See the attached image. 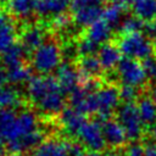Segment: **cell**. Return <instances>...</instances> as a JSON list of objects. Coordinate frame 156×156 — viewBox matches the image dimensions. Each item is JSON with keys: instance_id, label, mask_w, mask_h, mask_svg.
<instances>
[{"instance_id": "cell-1", "label": "cell", "mask_w": 156, "mask_h": 156, "mask_svg": "<svg viewBox=\"0 0 156 156\" xmlns=\"http://www.w3.org/2000/svg\"><path fill=\"white\" fill-rule=\"evenodd\" d=\"M27 95L33 106L45 116L60 115L66 108V94L55 76L32 77L27 83Z\"/></svg>"}, {"instance_id": "cell-2", "label": "cell", "mask_w": 156, "mask_h": 156, "mask_svg": "<svg viewBox=\"0 0 156 156\" xmlns=\"http://www.w3.org/2000/svg\"><path fill=\"white\" fill-rule=\"evenodd\" d=\"M62 50L55 40H45L32 52L30 67L40 76H48L62 63Z\"/></svg>"}, {"instance_id": "cell-3", "label": "cell", "mask_w": 156, "mask_h": 156, "mask_svg": "<svg viewBox=\"0 0 156 156\" xmlns=\"http://www.w3.org/2000/svg\"><path fill=\"white\" fill-rule=\"evenodd\" d=\"M117 46L124 57L145 61L155 55V45L152 40L143 32L122 34L117 41Z\"/></svg>"}, {"instance_id": "cell-4", "label": "cell", "mask_w": 156, "mask_h": 156, "mask_svg": "<svg viewBox=\"0 0 156 156\" xmlns=\"http://www.w3.org/2000/svg\"><path fill=\"white\" fill-rule=\"evenodd\" d=\"M116 119L126 132L128 140L138 141L144 134V123L140 118L138 106L134 102H123L116 111Z\"/></svg>"}, {"instance_id": "cell-5", "label": "cell", "mask_w": 156, "mask_h": 156, "mask_svg": "<svg viewBox=\"0 0 156 156\" xmlns=\"http://www.w3.org/2000/svg\"><path fill=\"white\" fill-rule=\"evenodd\" d=\"M116 74L122 85L134 87L138 89L143 88L149 79L141 61L129 57H122L118 66L116 67Z\"/></svg>"}, {"instance_id": "cell-6", "label": "cell", "mask_w": 156, "mask_h": 156, "mask_svg": "<svg viewBox=\"0 0 156 156\" xmlns=\"http://www.w3.org/2000/svg\"><path fill=\"white\" fill-rule=\"evenodd\" d=\"M39 129H40L39 121H38V117L34 111H32L29 108L18 111L16 115V118L12 123V127L10 129V133L6 138V147H7V145L21 140Z\"/></svg>"}, {"instance_id": "cell-7", "label": "cell", "mask_w": 156, "mask_h": 156, "mask_svg": "<svg viewBox=\"0 0 156 156\" xmlns=\"http://www.w3.org/2000/svg\"><path fill=\"white\" fill-rule=\"evenodd\" d=\"M83 146L63 139L44 140L33 152V156H80Z\"/></svg>"}, {"instance_id": "cell-8", "label": "cell", "mask_w": 156, "mask_h": 156, "mask_svg": "<svg viewBox=\"0 0 156 156\" xmlns=\"http://www.w3.org/2000/svg\"><path fill=\"white\" fill-rule=\"evenodd\" d=\"M77 139L79 140L80 145L89 151L100 152L105 149L106 141L102 133V124L101 121L90 119L84 123L82 129L78 133Z\"/></svg>"}, {"instance_id": "cell-9", "label": "cell", "mask_w": 156, "mask_h": 156, "mask_svg": "<svg viewBox=\"0 0 156 156\" xmlns=\"http://www.w3.org/2000/svg\"><path fill=\"white\" fill-rule=\"evenodd\" d=\"M98 115L101 121L111 118V115L117 111L119 106V89L115 85L100 87L95 91Z\"/></svg>"}, {"instance_id": "cell-10", "label": "cell", "mask_w": 156, "mask_h": 156, "mask_svg": "<svg viewBox=\"0 0 156 156\" xmlns=\"http://www.w3.org/2000/svg\"><path fill=\"white\" fill-rule=\"evenodd\" d=\"M69 107L83 115H93L98 112L95 91H90L84 87L77 88L69 94Z\"/></svg>"}, {"instance_id": "cell-11", "label": "cell", "mask_w": 156, "mask_h": 156, "mask_svg": "<svg viewBox=\"0 0 156 156\" xmlns=\"http://www.w3.org/2000/svg\"><path fill=\"white\" fill-rule=\"evenodd\" d=\"M60 87L62 88V90L65 91V94H71L72 91H74L77 88L80 87L82 79H80V74L78 72L77 66H74L73 63L66 61L62 62L58 68L56 69V74H55Z\"/></svg>"}, {"instance_id": "cell-12", "label": "cell", "mask_w": 156, "mask_h": 156, "mask_svg": "<svg viewBox=\"0 0 156 156\" xmlns=\"http://www.w3.org/2000/svg\"><path fill=\"white\" fill-rule=\"evenodd\" d=\"M60 126L68 138H77L79 130L87 122L85 115L76 111L72 107H66L58 117Z\"/></svg>"}, {"instance_id": "cell-13", "label": "cell", "mask_w": 156, "mask_h": 156, "mask_svg": "<svg viewBox=\"0 0 156 156\" xmlns=\"http://www.w3.org/2000/svg\"><path fill=\"white\" fill-rule=\"evenodd\" d=\"M101 124H102V133L106 145H108L111 149H118L126 145L128 138L126 135L124 129L122 128V126L117 119L107 118L101 121Z\"/></svg>"}, {"instance_id": "cell-14", "label": "cell", "mask_w": 156, "mask_h": 156, "mask_svg": "<svg viewBox=\"0 0 156 156\" xmlns=\"http://www.w3.org/2000/svg\"><path fill=\"white\" fill-rule=\"evenodd\" d=\"M20 43L28 52H33L46 40V30L39 24H29L21 32Z\"/></svg>"}, {"instance_id": "cell-15", "label": "cell", "mask_w": 156, "mask_h": 156, "mask_svg": "<svg viewBox=\"0 0 156 156\" xmlns=\"http://www.w3.org/2000/svg\"><path fill=\"white\" fill-rule=\"evenodd\" d=\"M71 0H38L35 13L45 20H51L58 15L66 13Z\"/></svg>"}, {"instance_id": "cell-16", "label": "cell", "mask_w": 156, "mask_h": 156, "mask_svg": "<svg viewBox=\"0 0 156 156\" xmlns=\"http://www.w3.org/2000/svg\"><path fill=\"white\" fill-rule=\"evenodd\" d=\"M96 56L102 66V69L105 71L116 69L119 61L122 60V54L118 46L112 43H106V44L100 45Z\"/></svg>"}, {"instance_id": "cell-17", "label": "cell", "mask_w": 156, "mask_h": 156, "mask_svg": "<svg viewBox=\"0 0 156 156\" xmlns=\"http://www.w3.org/2000/svg\"><path fill=\"white\" fill-rule=\"evenodd\" d=\"M77 68H78V72L80 74V79H82V83L80 85L88 80V79H95L98 78L99 76H101L102 73V66L98 58L96 55H90V56H82L79 60H78V63H77Z\"/></svg>"}, {"instance_id": "cell-18", "label": "cell", "mask_w": 156, "mask_h": 156, "mask_svg": "<svg viewBox=\"0 0 156 156\" xmlns=\"http://www.w3.org/2000/svg\"><path fill=\"white\" fill-rule=\"evenodd\" d=\"M112 34H113V28L105 20L100 18L87 28L84 37L90 39L98 45H102L108 43Z\"/></svg>"}, {"instance_id": "cell-19", "label": "cell", "mask_w": 156, "mask_h": 156, "mask_svg": "<svg viewBox=\"0 0 156 156\" xmlns=\"http://www.w3.org/2000/svg\"><path fill=\"white\" fill-rule=\"evenodd\" d=\"M27 54L28 51L23 48L21 43H15L10 49H7L1 55V62L7 69L18 67L24 65V57Z\"/></svg>"}, {"instance_id": "cell-20", "label": "cell", "mask_w": 156, "mask_h": 156, "mask_svg": "<svg viewBox=\"0 0 156 156\" xmlns=\"http://www.w3.org/2000/svg\"><path fill=\"white\" fill-rule=\"evenodd\" d=\"M130 7L133 15L144 23L156 18V0H134Z\"/></svg>"}, {"instance_id": "cell-21", "label": "cell", "mask_w": 156, "mask_h": 156, "mask_svg": "<svg viewBox=\"0 0 156 156\" xmlns=\"http://www.w3.org/2000/svg\"><path fill=\"white\" fill-rule=\"evenodd\" d=\"M38 0H9L7 10L16 17L20 18H29L35 13Z\"/></svg>"}, {"instance_id": "cell-22", "label": "cell", "mask_w": 156, "mask_h": 156, "mask_svg": "<svg viewBox=\"0 0 156 156\" xmlns=\"http://www.w3.org/2000/svg\"><path fill=\"white\" fill-rule=\"evenodd\" d=\"M140 118L145 127H151L156 121V105L150 95H144L138 99L136 102Z\"/></svg>"}, {"instance_id": "cell-23", "label": "cell", "mask_w": 156, "mask_h": 156, "mask_svg": "<svg viewBox=\"0 0 156 156\" xmlns=\"http://www.w3.org/2000/svg\"><path fill=\"white\" fill-rule=\"evenodd\" d=\"M16 26L12 21L0 27V55H2L7 49H10L16 43Z\"/></svg>"}, {"instance_id": "cell-24", "label": "cell", "mask_w": 156, "mask_h": 156, "mask_svg": "<svg viewBox=\"0 0 156 156\" xmlns=\"http://www.w3.org/2000/svg\"><path fill=\"white\" fill-rule=\"evenodd\" d=\"M124 15H123V9L116 4H110L107 6H105L104 12H102V20H105L113 29L118 28L122 20H123Z\"/></svg>"}, {"instance_id": "cell-25", "label": "cell", "mask_w": 156, "mask_h": 156, "mask_svg": "<svg viewBox=\"0 0 156 156\" xmlns=\"http://www.w3.org/2000/svg\"><path fill=\"white\" fill-rule=\"evenodd\" d=\"M21 104L20 94L13 88L0 87V110L12 108Z\"/></svg>"}, {"instance_id": "cell-26", "label": "cell", "mask_w": 156, "mask_h": 156, "mask_svg": "<svg viewBox=\"0 0 156 156\" xmlns=\"http://www.w3.org/2000/svg\"><path fill=\"white\" fill-rule=\"evenodd\" d=\"M32 69L33 68L30 66H27L26 63L22 65V66L7 69L9 83H11V84H21V83H24V82L28 83V80L33 77L32 76Z\"/></svg>"}, {"instance_id": "cell-27", "label": "cell", "mask_w": 156, "mask_h": 156, "mask_svg": "<svg viewBox=\"0 0 156 156\" xmlns=\"http://www.w3.org/2000/svg\"><path fill=\"white\" fill-rule=\"evenodd\" d=\"M144 22L139 20L134 15H128L124 16L118 29L122 34H128V33H135V32H143L144 29Z\"/></svg>"}, {"instance_id": "cell-28", "label": "cell", "mask_w": 156, "mask_h": 156, "mask_svg": "<svg viewBox=\"0 0 156 156\" xmlns=\"http://www.w3.org/2000/svg\"><path fill=\"white\" fill-rule=\"evenodd\" d=\"M99 45L95 44L94 41H91L90 39L83 37L82 39L78 40L77 43V49H78V55L82 56H90V55H95L98 54L99 50Z\"/></svg>"}, {"instance_id": "cell-29", "label": "cell", "mask_w": 156, "mask_h": 156, "mask_svg": "<svg viewBox=\"0 0 156 156\" xmlns=\"http://www.w3.org/2000/svg\"><path fill=\"white\" fill-rule=\"evenodd\" d=\"M105 1L106 0H71L69 4V10L71 12L82 10V9H88V7H105Z\"/></svg>"}, {"instance_id": "cell-30", "label": "cell", "mask_w": 156, "mask_h": 156, "mask_svg": "<svg viewBox=\"0 0 156 156\" xmlns=\"http://www.w3.org/2000/svg\"><path fill=\"white\" fill-rule=\"evenodd\" d=\"M72 22H73L72 17L68 16L67 13L58 15V16H56V17L50 20V24L55 30H65V29H67L69 27V24Z\"/></svg>"}, {"instance_id": "cell-31", "label": "cell", "mask_w": 156, "mask_h": 156, "mask_svg": "<svg viewBox=\"0 0 156 156\" xmlns=\"http://www.w3.org/2000/svg\"><path fill=\"white\" fill-rule=\"evenodd\" d=\"M119 98L123 102H134V100L139 99V90L134 87L122 85L119 89Z\"/></svg>"}, {"instance_id": "cell-32", "label": "cell", "mask_w": 156, "mask_h": 156, "mask_svg": "<svg viewBox=\"0 0 156 156\" xmlns=\"http://www.w3.org/2000/svg\"><path fill=\"white\" fill-rule=\"evenodd\" d=\"M124 156H144L145 155V146L139 141H130L126 145L123 150Z\"/></svg>"}, {"instance_id": "cell-33", "label": "cell", "mask_w": 156, "mask_h": 156, "mask_svg": "<svg viewBox=\"0 0 156 156\" xmlns=\"http://www.w3.org/2000/svg\"><path fill=\"white\" fill-rule=\"evenodd\" d=\"M61 50H62L63 58H66L68 62L74 60L77 56H79L78 55V49H77V43L76 44L74 43H67V44H65L63 48H61Z\"/></svg>"}, {"instance_id": "cell-34", "label": "cell", "mask_w": 156, "mask_h": 156, "mask_svg": "<svg viewBox=\"0 0 156 156\" xmlns=\"http://www.w3.org/2000/svg\"><path fill=\"white\" fill-rule=\"evenodd\" d=\"M145 69H146V73H147V77L149 79L156 82V56H151L150 58L145 60L143 62Z\"/></svg>"}, {"instance_id": "cell-35", "label": "cell", "mask_w": 156, "mask_h": 156, "mask_svg": "<svg viewBox=\"0 0 156 156\" xmlns=\"http://www.w3.org/2000/svg\"><path fill=\"white\" fill-rule=\"evenodd\" d=\"M143 33L149 37L151 40H156V21H151V22H147L144 24V29H143Z\"/></svg>"}, {"instance_id": "cell-36", "label": "cell", "mask_w": 156, "mask_h": 156, "mask_svg": "<svg viewBox=\"0 0 156 156\" xmlns=\"http://www.w3.org/2000/svg\"><path fill=\"white\" fill-rule=\"evenodd\" d=\"M7 83H9L7 68L2 65V62H0V87H5Z\"/></svg>"}, {"instance_id": "cell-37", "label": "cell", "mask_w": 156, "mask_h": 156, "mask_svg": "<svg viewBox=\"0 0 156 156\" xmlns=\"http://www.w3.org/2000/svg\"><path fill=\"white\" fill-rule=\"evenodd\" d=\"M111 1H112V4H116V5L121 6L122 9H127V7L132 6L134 0H111Z\"/></svg>"}, {"instance_id": "cell-38", "label": "cell", "mask_w": 156, "mask_h": 156, "mask_svg": "<svg viewBox=\"0 0 156 156\" xmlns=\"http://www.w3.org/2000/svg\"><path fill=\"white\" fill-rule=\"evenodd\" d=\"M144 156H156V145L149 144L147 146H145V155Z\"/></svg>"}, {"instance_id": "cell-39", "label": "cell", "mask_w": 156, "mask_h": 156, "mask_svg": "<svg viewBox=\"0 0 156 156\" xmlns=\"http://www.w3.org/2000/svg\"><path fill=\"white\" fill-rule=\"evenodd\" d=\"M9 22H11V20H10L9 15H7L5 11L0 10V27L5 26V24H6V23H9Z\"/></svg>"}, {"instance_id": "cell-40", "label": "cell", "mask_w": 156, "mask_h": 156, "mask_svg": "<svg viewBox=\"0 0 156 156\" xmlns=\"http://www.w3.org/2000/svg\"><path fill=\"white\" fill-rule=\"evenodd\" d=\"M102 156H124V155H123V151H119L118 149H111L106 151Z\"/></svg>"}, {"instance_id": "cell-41", "label": "cell", "mask_w": 156, "mask_h": 156, "mask_svg": "<svg viewBox=\"0 0 156 156\" xmlns=\"http://www.w3.org/2000/svg\"><path fill=\"white\" fill-rule=\"evenodd\" d=\"M80 156H102V155L100 152H96V151H89V150H87V151H83V154Z\"/></svg>"}, {"instance_id": "cell-42", "label": "cell", "mask_w": 156, "mask_h": 156, "mask_svg": "<svg viewBox=\"0 0 156 156\" xmlns=\"http://www.w3.org/2000/svg\"><path fill=\"white\" fill-rule=\"evenodd\" d=\"M5 150H7V149H6V141H5L2 138H0V156L4 155Z\"/></svg>"}, {"instance_id": "cell-43", "label": "cell", "mask_w": 156, "mask_h": 156, "mask_svg": "<svg viewBox=\"0 0 156 156\" xmlns=\"http://www.w3.org/2000/svg\"><path fill=\"white\" fill-rule=\"evenodd\" d=\"M150 98L152 99V101H154L155 105H156V84L150 89Z\"/></svg>"}, {"instance_id": "cell-44", "label": "cell", "mask_w": 156, "mask_h": 156, "mask_svg": "<svg viewBox=\"0 0 156 156\" xmlns=\"http://www.w3.org/2000/svg\"><path fill=\"white\" fill-rule=\"evenodd\" d=\"M150 129H151V135H152V138L156 139V121H155L154 124L150 127Z\"/></svg>"}, {"instance_id": "cell-45", "label": "cell", "mask_w": 156, "mask_h": 156, "mask_svg": "<svg viewBox=\"0 0 156 156\" xmlns=\"http://www.w3.org/2000/svg\"><path fill=\"white\" fill-rule=\"evenodd\" d=\"M1 156H21V155H17V154H7V155H1Z\"/></svg>"}, {"instance_id": "cell-46", "label": "cell", "mask_w": 156, "mask_h": 156, "mask_svg": "<svg viewBox=\"0 0 156 156\" xmlns=\"http://www.w3.org/2000/svg\"><path fill=\"white\" fill-rule=\"evenodd\" d=\"M155 21H156V18H155Z\"/></svg>"}]
</instances>
